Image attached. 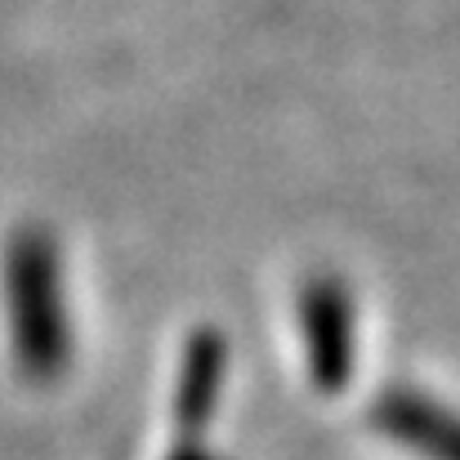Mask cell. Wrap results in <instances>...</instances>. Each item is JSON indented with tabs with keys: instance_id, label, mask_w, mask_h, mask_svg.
<instances>
[{
	"instance_id": "1",
	"label": "cell",
	"mask_w": 460,
	"mask_h": 460,
	"mask_svg": "<svg viewBox=\"0 0 460 460\" xmlns=\"http://www.w3.org/2000/svg\"><path fill=\"white\" fill-rule=\"evenodd\" d=\"M0 291H4V331L13 367L31 385H54L72 367V308H67V282H63V255L58 242L22 224L9 233L4 264H0Z\"/></svg>"
},
{
	"instance_id": "2",
	"label": "cell",
	"mask_w": 460,
	"mask_h": 460,
	"mask_svg": "<svg viewBox=\"0 0 460 460\" xmlns=\"http://www.w3.org/2000/svg\"><path fill=\"white\" fill-rule=\"evenodd\" d=\"M300 335H305L308 376L322 394H340L353 380L358 362V322H353V296L340 278L317 273L300 287Z\"/></svg>"
},
{
	"instance_id": "3",
	"label": "cell",
	"mask_w": 460,
	"mask_h": 460,
	"mask_svg": "<svg viewBox=\"0 0 460 460\" xmlns=\"http://www.w3.org/2000/svg\"><path fill=\"white\" fill-rule=\"evenodd\" d=\"M371 420L385 438H394L407 452L425 460H460V411L416 394V389H389L371 407Z\"/></svg>"
},
{
	"instance_id": "4",
	"label": "cell",
	"mask_w": 460,
	"mask_h": 460,
	"mask_svg": "<svg viewBox=\"0 0 460 460\" xmlns=\"http://www.w3.org/2000/svg\"><path fill=\"white\" fill-rule=\"evenodd\" d=\"M224 376H228V340L215 326L192 331L179 358V380H174V425L183 443H201L219 407Z\"/></svg>"
},
{
	"instance_id": "5",
	"label": "cell",
	"mask_w": 460,
	"mask_h": 460,
	"mask_svg": "<svg viewBox=\"0 0 460 460\" xmlns=\"http://www.w3.org/2000/svg\"><path fill=\"white\" fill-rule=\"evenodd\" d=\"M165 460H219V456H215L206 443H183V438H179V443L170 447V456Z\"/></svg>"
}]
</instances>
